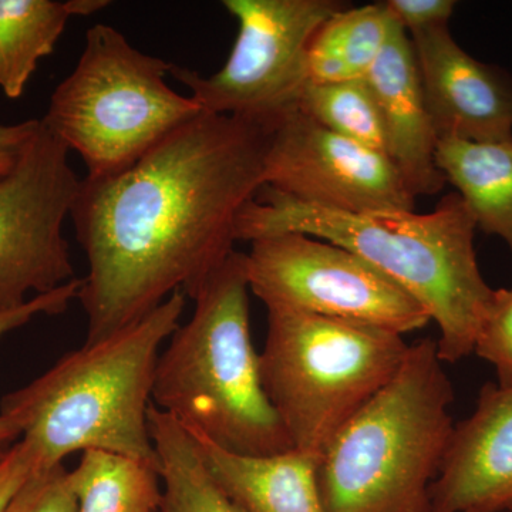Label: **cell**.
<instances>
[{
	"mask_svg": "<svg viewBox=\"0 0 512 512\" xmlns=\"http://www.w3.org/2000/svg\"><path fill=\"white\" fill-rule=\"evenodd\" d=\"M477 225L466 202L450 192L427 214H350L293 200L262 187L238 218V241L298 232L349 249L383 272L426 309L440 329V359L474 352L495 289L478 266Z\"/></svg>",
	"mask_w": 512,
	"mask_h": 512,
	"instance_id": "7a4b0ae2",
	"label": "cell"
},
{
	"mask_svg": "<svg viewBox=\"0 0 512 512\" xmlns=\"http://www.w3.org/2000/svg\"><path fill=\"white\" fill-rule=\"evenodd\" d=\"M106 0H0V89L8 99L25 93L37 64L49 56L73 16H89Z\"/></svg>",
	"mask_w": 512,
	"mask_h": 512,
	"instance_id": "e0dca14e",
	"label": "cell"
},
{
	"mask_svg": "<svg viewBox=\"0 0 512 512\" xmlns=\"http://www.w3.org/2000/svg\"><path fill=\"white\" fill-rule=\"evenodd\" d=\"M397 26L384 2L340 9L313 36L306 60L308 83L365 80Z\"/></svg>",
	"mask_w": 512,
	"mask_h": 512,
	"instance_id": "ac0fdd59",
	"label": "cell"
},
{
	"mask_svg": "<svg viewBox=\"0 0 512 512\" xmlns=\"http://www.w3.org/2000/svg\"><path fill=\"white\" fill-rule=\"evenodd\" d=\"M365 80L382 116L387 157L413 197L443 190L447 181L436 161L439 137L424 99L412 40L402 26L394 30Z\"/></svg>",
	"mask_w": 512,
	"mask_h": 512,
	"instance_id": "5bb4252c",
	"label": "cell"
},
{
	"mask_svg": "<svg viewBox=\"0 0 512 512\" xmlns=\"http://www.w3.org/2000/svg\"><path fill=\"white\" fill-rule=\"evenodd\" d=\"M39 126L40 120L0 124V180L12 173Z\"/></svg>",
	"mask_w": 512,
	"mask_h": 512,
	"instance_id": "4316f807",
	"label": "cell"
},
{
	"mask_svg": "<svg viewBox=\"0 0 512 512\" xmlns=\"http://www.w3.org/2000/svg\"><path fill=\"white\" fill-rule=\"evenodd\" d=\"M269 133L266 121L204 111L126 170L83 178L70 217L87 259L84 343L175 292L192 298L235 251L239 215L265 185Z\"/></svg>",
	"mask_w": 512,
	"mask_h": 512,
	"instance_id": "6da1fadb",
	"label": "cell"
},
{
	"mask_svg": "<svg viewBox=\"0 0 512 512\" xmlns=\"http://www.w3.org/2000/svg\"><path fill=\"white\" fill-rule=\"evenodd\" d=\"M36 470L37 463L33 451L25 441H16L9 448L5 458L0 461V512L5 511L6 505L16 491Z\"/></svg>",
	"mask_w": 512,
	"mask_h": 512,
	"instance_id": "484cf974",
	"label": "cell"
},
{
	"mask_svg": "<svg viewBox=\"0 0 512 512\" xmlns=\"http://www.w3.org/2000/svg\"><path fill=\"white\" fill-rule=\"evenodd\" d=\"M238 23L227 62L211 76L171 67L205 113L272 121L296 106L308 83L306 60L320 26L340 0H225Z\"/></svg>",
	"mask_w": 512,
	"mask_h": 512,
	"instance_id": "ba28073f",
	"label": "cell"
},
{
	"mask_svg": "<svg viewBox=\"0 0 512 512\" xmlns=\"http://www.w3.org/2000/svg\"><path fill=\"white\" fill-rule=\"evenodd\" d=\"M453 402L437 340L414 343L393 379L320 454L316 483L326 512H430Z\"/></svg>",
	"mask_w": 512,
	"mask_h": 512,
	"instance_id": "5b68a950",
	"label": "cell"
},
{
	"mask_svg": "<svg viewBox=\"0 0 512 512\" xmlns=\"http://www.w3.org/2000/svg\"><path fill=\"white\" fill-rule=\"evenodd\" d=\"M171 67L113 26L94 25L73 72L50 97L43 126L82 157L86 178L120 173L204 113L165 82Z\"/></svg>",
	"mask_w": 512,
	"mask_h": 512,
	"instance_id": "52a82bcc",
	"label": "cell"
},
{
	"mask_svg": "<svg viewBox=\"0 0 512 512\" xmlns=\"http://www.w3.org/2000/svg\"><path fill=\"white\" fill-rule=\"evenodd\" d=\"M295 107L332 133L387 156L382 116L366 80L306 83Z\"/></svg>",
	"mask_w": 512,
	"mask_h": 512,
	"instance_id": "44dd1931",
	"label": "cell"
},
{
	"mask_svg": "<svg viewBox=\"0 0 512 512\" xmlns=\"http://www.w3.org/2000/svg\"><path fill=\"white\" fill-rule=\"evenodd\" d=\"M69 477L77 512H158L163 500L158 468L109 451H83Z\"/></svg>",
	"mask_w": 512,
	"mask_h": 512,
	"instance_id": "ffe728a7",
	"label": "cell"
},
{
	"mask_svg": "<svg viewBox=\"0 0 512 512\" xmlns=\"http://www.w3.org/2000/svg\"><path fill=\"white\" fill-rule=\"evenodd\" d=\"M437 137L470 143L512 141V76L474 59L448 26L409 35Z\"/></svg>",
	"mask_w": 512,
	"mask_h": 512,
	"instance_id": "7c38bea8",
	"label": "cell"
},
{
	"mask_svg": "<svg viewBox=\"0 0 512 512\" xmlns=\"http://www.w3.org/2000/svg\"><path fill=\"white\" fill-rule=\"evenodd\" d=\"M264 187L350 214L414 211L392 160L338 136L292 107L271 121Z\"/></svg>",
	"mask_w": 512,
	"mask_h": 512,
	"instance_id": "8fae6325",
	"label": "cell"
},
{
	"mask_svg": "<svg viewBox=\"0 0 512 512\" xmlns=\"http://www.w3.org/2000/svg\"><path fill=\"white\" fill-rule=\"evenodd\" d=\"M218 487L245 512H326L320 501L318 457L298 450L276 456L228 453L191 436Z\"/></svg>",
	"mask_w": 512,
	"mask_h": 512,
	"instance_id": "9a60e30c",
	"label": "cell"
},
{
	"mask_svg": "<svg viewBox=\"0 0 512 512\" xmlns=\"http://www.w3.org/2000/svg\"><path fill=\"white\" fill-rule=\"evenodd\" d=\"M178 291L127 328L72 350L26 386L3 396L0 417L35 454L37 470L87 450L109 451L160 470L148 427L161 346L180 326Z\"/></svg>",
	"mask_w": 512,
	"mask_h": 512,
	"instance_id": "3957f363",
	"label": "cell"
},
{
	"mask_svg": "<svg viewBox=\"0 0 512 512\" xmlns=\"http://www.w3.org/2000/svg\"><path fill=\"white\" fill-rule=\"evenodd\" d=\"M80 288H82V279L76 278L55 291L33 296L28 303L20 308L0 311V342L12 330L22 328L36 316H55L66 312L70 303L79 296ZM16 439L19 437L16 436L15 431L10 429L9 424L0 417V461L8 454L9 448L13 446L12 443Z\"/></svg>",
	"mask_w": 512,
	"mask_h": 512,
	"instance_id": "cb8c5ba5",
	"label": "cell"
},
{
	"mask_svg": "<svg viewBox=\"0 0 512 512\" xmlns=\"http://www.w3.org/2000/svg\"><path fill=\"white\" fill-rule=\"evenodd\" d=\"M148 427L163 483L158 512H245L215 483L197 444L178 421L151 404Z\"/></svg>",
	"mask_w": 512,
	"mask_h": 512,
	"instance_id": "d6986e66",
	"label": "cell"
},
{
	"mask_svg": "<svg viewBox=\"0 0 512 512\" xmlns=\"http://www.w3.org/2000/svg\"><path fill=\"white\" fill-rule=\"evenodd\" d=\"M430 512H512V387L487 383L454 426Z\"/></svg>",
	"mask_w": 512,
	"mask_h": 512,
	"instance_id": "4fadbf2b",
	"label": "cell"
},
{
	"mask_svg": "<svg viewBox=\"0 0 512 512\" xmlns=\"http://www.w3.org/2000/svg\"><path fill=\"white\" fill-rule=\"evenodd\" d=\"M409 348L402 335L376 326L268 309L262 384L293 448L319 458L393 379Z\"/></svg>",
	"mask_w": 512,
	"mask_h": 512,
	"instance_id": "8992f818",
	"label": "cell"
},
{
	"mask_svg": "<svg viewBox=\"0 0 512 512\" xmlns=\"http://www.w3.org/2000/svg\"><path fill=\"white\" fill-rule=\"evenodd\" d=\"M245 265L249 291L266 309L365 323L402 336L431 322L402 286L325 239L298 232L255 239Z\"/></svg>",
	"mask_w": 512,
	"mask_h": 512,
	"instance_id": "9c48e42d",
	"label": "cell"
},
{
	"mask_svg": "<svg viewBox=\"0 0 512 512\" xmlns=\"http://www.w3.org/2000/svg\"><path fill=\"white\" fill-rule=\"evenodd\" d=\"M384 3L407 35L448 26L457 8L454 0H386Z\"/></svg>",
	"mask_w": 512,
	"mask_h": 512,
	"instance_id": "d4e9b609",
	"label": "cell"
},
{
	"mask_svg": "<svg viewBox=\"0 0 512 512\" xmlns=\"http://www.w3.org/2000/svg\"><path fill=\"white\" fill-rule=\"evenodd\" d=\"M3 512H77L69 471L63 464L33 471Z\"/></svg>",
	"mask_w": 512,
	"mask_h": 512,
	"instance_id": "603a6c76",
	"label": "cell"
},
{
	"mask_svg": "<svg viewBox=\"0 0 512 512\" xmlns=\"http://www.w3.org/2000/svg\"><path fill=\"white\" fill-rule=\"evenodd\" d=\"M436 161L447 183L466 202L477 229L503 239L512 255V141L441 138Z\"/></svg>",
	"mask_w": 512,
	"mask_h": 512,
	"instance_id": "2e32d148",
	"label": "cell"
},
{
	"mask_svg": "<svg viewBox=\"0 0 512 512\" xmlns=\"http://www.w3.org/2000/svg\"><path fill=\"white\" fill-rule=\"evenodd\" d=\"M474 352L494 366L498 386L512 387V289H495Z\"/></svg>",
	"mask_w": 512,
	"mask_h": 512,
	"instance_id": "7402d4cb",
	"label": "cell"
},
{
	"mask_svg": "<svg viewBox=\"0 0 512 512\" xmlns=\"http://www.w3.org/2000/svg\"><path fill=\"white\" fill-rule=\"evenodd\" d=\"M69 153L40 120L19 163L0 180V311L76 279L63 225L82 180Z\"/></svg>",
	"mask_w": 512,
	"mask_h": 512,
	"instance_id": "30bf717a",
	"label": "cell"
},
{
	"mask_svg": "<svg viewBox=\"0 0 512 512\" xmlns=\"http://www.w3.org/2000/svg\"><path fill=\"white\" fill-rule=\"evenodd\" d=\"M245 254L234 251L192 295L190 320L158 356L153 404L228 453L295 450L266 396L249 322Z\"/></svg>",
	"mask_w": 512,
	"mask_h": 512,
	"instance_id": "277c9868",
	"label": "cell"
}]
</instances>
